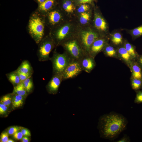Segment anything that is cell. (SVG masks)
Returning a JSON list of instances; mask_svg holds the SVG:
<instances>
[{"mask_svg": "<svg viewBox=\"0 0 142 142\" xmlns=\"http://www.w3.org/2000/svg\"><path fill=\"white\" fill-rule=\"evenodd\" d=\"M127 123L125 118L120 114L111 112L104 114L99 120L98 127L100 136L113 140L125 129Z\"/></svg>", "mask_w": 142, "mask_h": 142, "instance_id": "1", "label": "cell"}, {"mask_svg": "<svg viewBox=\"0 0 142 142\" xmlns=\"http://www.w3.org/2000/svg\"><path fill=\"white\" fill-rule=\"evenodd\" d=\"M45 26L44 16L36 10L31 14L28 24L27 30L30 36L37 44L44 38Z\"/></svg>", "mask_w": 142, "mask_h": 142, "instance_id": "2", "label": "cell"}, {"mask_svg": "<svg viewBox=\"0 0 142 142\" xmlns=\"http://www.w3.org/2000/svg\"><path fill=\"white\" fill-rule=\"evenodd\" d=\"M65 52L73 60L79 62L85 54L77 38H70L62 44Z\"/></svg>", "mask_w": 142, "mask_h": 142, "instance_id": "3", "label": "cell"}, {"mask_svg": "<svg viewBox=\"0 0 142 142\" xmlns=\"http://www.w3.org/2000/svg\"><path fill=\"white\" fill-rule=\"evenodd\" d=\"M53 74H61L72 60L65 52L60 54L55 51L50 58Z\"/></svg>", "mask_w": 142, "mask_h": 142, "instance_id": "4", "label": "cell"}, {"mask_svg": "<svg viewBox=\"0 0 142 142\" xmlns=\"http://www.w3.org/2000/svg\"><path fill=\"white\" fill-rule=\"evenodd\" d=\"M37 55L39 61L44 62L50 60L49 55L56 46L52 38L49 35L43 38L38 44Z\"/></svg>", "mask_w": 142, "mask_h": 142, "instance_id": "5", "label": "cell"}, {"mask_svg": "<svg viewBox=\"0 0 142 142\" xmlns=\"http://www.w3.org/2000/svg\"><path fill=\"white\" fill-rule=\"evenodd\" d=\"M70 30V26L67 24L63 26L59 24L51 29L50 36L53 40L56 46L62 45L69 39L68 36Z\"/></svg>", "mask_w": 142, "mask_h": 142, "instance_id": "6", "label": "cell"}, {"mask_svg": "<svg viewBox=\"0 0 142 142\" xmlns=\"http://www.w3.org/2000/svg\"><path fill=\"white\" fill-rule=\"evenodd\" d=\"M99 37L97 33L89 29L83 31L77 39L85 54H88L92 45Z\"/></svg>", "mask_w": 142, "mask_h": 142, "instance_id": "7", "label": "cell"}, {"mask_svg": "<svg viewBox=\"0 0 142 142\" xmlns=\"http://www.w3.org/2000/svg\"><path fill=\"white\" fill-rule=\"evenodd\" d=\"M83 71L79 62L72 60L66 67L63 74V80L73 78Z\"/></svg>", "mask_w": 142, "mask_h": 142, "instance_id": "8", "label": "cell"}, {"mask_svg": "<svg viewBox=\"0 0 142 142\" xmlns=\"http://www.w3.org/2000/svg\"><path fill=\"white\" fill-rule=\"evenodd\" d=\"M45 25L51 29L59 24L62 19L60 11L54 8L44 15Z\"/></svg>", "mask_w": 142, "mask_h": 142, "instance_id": "9", "label": "cell"}, {"mask_svg": "<svg viewBox=\"0 0 142 142\" xmlns=\"http://www.w3.org/2000/svg\"><path fill=\"white\" fill-rule=\"evenodd\" d=\"M63 80L62 74H53L52 77L47 85V89L48 92L52 94H56Z\"/></svg>", "mask_w": 142, "mask_h": 142, "instance_id": "10", "label": "cell"}, {"mask_svg": "<svg viewBox=\"0 0 142 142\" xmlns=\"http://www.w3.org/2000/svg\"><path fill=\"white\" fill-rule=\"evenodd\" d=\"M107 43V40L105 38L99 37L96 40L92 45L88 54L95 58L98 53L103 51Z\"/></svg>", "mask_w": 142, "mask_h": 142, "instance_id": "11", "label": "cell"}, {"mask_svg": "<svg viewBox=\"0 0 142 142\" xmlns=\"http://www.w3.org/2000/svg\"><path fill=\"white\" fill-rule=\"evenodd\" d=\"M83 71L90 73L96 65L94 58L88 54H85L79 62Z\"/></svg>", "mask_w": 142, "mask_h": 142, "instance_id": "12", "label": "cell"}, {"mask_svg": "<svg viewBox=\"0 0 142 142\" xmlns=\"http://www.w3.org/2000/svg\"><path fill=\"white\" fill-rule=\"evenodd\" d=\"M55 2L56 0H46L44 2L38 4L36 10L44 16L54 8Z\"/></svg>", "mask_w": 142, "mask_h": 142, "instance_id": "13", "label": "cell"}, {"mask_svg": "<svg viewBox=\"0 0 142 142\" xmlns=\"http://www.w3.org/2000/svg\"><path fill=\"white\" fill-rule=\"evenodd\" d=\"M118 59L123 62L128 67L134 60L126 50L123 45L118 47L116 48Z\"/></svg>", "mask_w": 142, "mask_h": 142, "instance_id": "14", "label": "cell"}, {"mask_svg": "<svg viewBox=\"0 0 142 142\" xmlns=\"http://www.w3.org/2000/svg\"><path fill=\"white\" fill-rule=\"evenodd\" d=\"M131 73L132 77L142 79V69L136 60H133L128 67Z\"/></svg>", "mask_w": 142, "mask_h": 142, "instance_id": "15", "label": "cell"}, {"mask_svg": "<svg viewBox=\"0 0 142 142\" xmlns=\"http://www.w3.org/2000/svg\"><path fill=\"white\" fill-rule=\"evenodd\" d=\"M94 24L95 28L100 31L105 32L108 29L107 24L104 19L97 13L94 14Z\"/></svg>", "mask_w": 142, "mask_h": 142, "instance_id": "16", "label": "cell"}, {"mask_svg": "<svg viewBox=\"0 0 142 142\" xmlns=\"http://www.w3.org/2000/svg\"><path fill=\"white\" fill-rule=\"evenodd\" d=\"M17 70L26 74H32L33 69L29 62L27 60H23Z\"/></svg>", "mask_w": 142, "mask_h": 142, "instance_id": "17", "label": "cell"}, {"mask_svg": "<svg viewBox=\"0 0 142 142\" xmlns=\"http://www.w3.org/2000/svg\"><path fill=\"white\" fill-rule=\"evenodd\" d=\"M103 51L106 57L118 59L116 49L108 43L104 47Z\"/></svg>", "mask_w": 142, "mask_h": 142, "instance_id": "18", "label": "cell"}, {"mask_svg": "<svg viewBox=\"0 0 142 142\" xmlns=\"http://www.w3.org/2000/svg\"><path fill=\"white\" fill-rule=\"evenodd\" d=\"M123 45L133 60H136L139 55L136 51L135 46L126 40L124 41Z\"/></svg>", "mask_w": 142, "mask_h": 142, "instance_id": "19", "label": "cell"}, {"mask_svg": "<svg viewBox=\"0 0 142 142\" xmlns=\"http://www.w3.org/2000/svg\"><path fill=\"white\" fill-rule=\"evenodd\" d=\"M6 75L9 81L14 86L21 82L19 76L16 70L7 74Z\"/></svg>", "mask_w": 142, "mask_h": 142, "instance_id": "20", "label": "cell"}, {"mask_svg": "<svg viewBox=\"0 0 142 142\" xmlns=\"http://www.w3.org/2000/svg\"><path fill=\"white\" fill-rule=\"evenodd\" d=\"M24 98L21 95L13 93L12 103L13 107L17 108L21 106L23 103Z\"/></svg>", "mask_w": 142, "mask_h": 142, "instance_id": "21", "label": "cell"}, {"mask_svg": "<svg viewBox=\"0 0 142 142\" xmlns=\"http://www.w3.org/2000/svg\"><path fill=\"white\" fill-rule=\"evenodd\" d=\"M13 93L21 95L24 98L26 97L28 94L23 82L14 86Z\"/></svg>", "mask_w": 142, "mask_h": 142, "instance_id": "22", "label": "cell"}, {"mask_svg": "<svg viewBox=\"0 0 142 142\" xmlns=\"http://www.w3.org/2000/svg\"><path fill=\"white\" fill-rule=\"evenodd\" d=\"M110 40L112 44L115 46L118 47L123 43V37L119 33H115L112 34L110 37Z\"/></svg>", "mask_w": 142, "mask_h": 142, "instance_id": "23", "label": "cell"}, {"mask_svg": "<svg viewBox=\"0 0 142 142\" xmlns=\"http://www.w3.org/2000/svg\"><path fill=\"white\" fill-rule=\"evenodd\" d=\"M131 85L132 89L135 92L142 88V79L131 77Z\"/></svg>", "mask_w": 142, "mask_h": 142, "instance_id": "24", "label": "cell"}, {"mask_svg": "<svg viewBox=\"0 0 142 142\" xmlns=\"http://www.w3.org/2000/svg\"><path fill=\"white\" fill-rule=\"evenodd\" d=\"M32 77L22 82L28 93L31 92L33 88V83Z\"/></svg>", "mask_w": 142, "mask_h": 142, "instance_id": "25", "label": "cell"}, {"mask_svg": "<svg viewBox=\"0 0 142 142\" xmlns=\"http://www.w3.org/2000/svg\"><path fill=\"white\" fill-rule=\"evenodd\" d=\"M131 34L134 39L142 35V25L135 28L130 31Z\"/></svg>", "mask_w": 142, "mask_h": 142, "instance_id": "26", "label": "cell"}, {"mask_svg": "<svg viewBox=\"0 0 142 142\" xmlns=\"http://www.w3.org/2000/svg\"><path fill=\"white\" fill-rule=\"evenodd\" d=\"M12 100V94H8L3 96L1 99L0 103L7 106H9Z\"/></svg>", "mask_w": 142, "mask_h": 142, "instance_id": "27", "label": "cell"}, {"mask_svg": "<svg viewBox=\"0 0 142 142\" xmlns=\"http://www.w3.org/2000/svg\"><path fill=\"white\" fill-rule=\"evenodd\" d=\"M90 16L87 13L84 12L81 13L80 18V21L81 24H85L88 23L89 20Z\"/></svg>", "mask_w": 142, "mask_h": 142, "instance_id": "28", "label": "cell"}, {"mask_svg": "<svg viewBox=\"0 0 142 142\" xmlns=\"http://www.w3.org/2000/svg\"><path fill=\"white\" fill-rule=\"evenodd\" d=\"M136 95L134 100L135 103L139 104L142 103V90L136 92Z\"/></svg>", "mask_w": 142, "mask_h": 142, "instance_id": "29", "label": "cell"}, {"mask_svg": "<svg viewBox=\"0 0 142 142\" xmlns=\"http://www.w3.org/2000/svg\"><path fill=\"white\" fill-rule=\"evenodd\" d=\"M16 70L19 76L21 82H22L27 79L32 77V74H24L21 73L17 70Z\"/></svg>", "mask_w": 142, "mask_h": 142, "instance_id": "30", "label": "cell"}, {"mask_svg": "<svg viewBox=\"0 0 142 142\" xmlns=\"http://www.w3.org/2000/svg\"><path fill=\"white\" fill-rule=\"evenodd\" d=\"M21 128L17 126H11L8 129V133L9 135H12L21 130Z\"/></svg>", "mask_w": 142, "mask_h": 142, "instance_id": "31", "label": "cell"}, {"mask_svg": "<svg viewBox=\"0 0 142 142\" xmlns=\"http://www.w3.org/2000/svg\"><path fill=\"white\" fill-rule=\"evenodd\" d=\"M89 6L88 4H85L81 5L78 9V11L79 13H82L85 12L89 9Z\"/></svg>", "mask_w": 142, "mask_h": 142, "instance_id": "32", "label": "cell"}, {"mask_svg": "<svg viewBox=\"0 0 142 142\" xmlns=\"http://www.w3.org/2000/svg\"><path fill=\"white\" fill-rule=\"evenodd\" d=\"M9 134L7 132H3L1 135L0 141L1 142H7L8 139Z\"/></svg>", "mask_w": 142, "mask_h": 142, "instance_id": "33", "label": "cell"}, {"mask_svg": "<svg viewBox=\"0 0 142 142\" xmlns=\"http://www.w3.org/2000/svg\"><path fill=\"white\" fill-rule=\"evenodd\" d=\"M7 106L1 103L0 104V114H5L7 110Z\"/></svg>", "mask_w": 142, "mask_h": 142, "instance_id": "34", "label": "cell"}, {"mask_svg": "<svg viewBox=\"0 0 142 142\" xmlns=\"http://www.w3.org/2000/svg\"><path fill=\"white\" fill-rule=\"evenodd\" d=\"M13 138L17 140L21 139L23 136V135L21 131H18L13 135Z\"/></svg>", "mask_w": 142, "mask_h": 142, "instance_id": "35", "label": "cell"}, {"mask_svg": "<svg viewBox=\"0 0 142 142\" xmlns=\"http://www.w3.org/2000/svg\"><path fill=\"white\" fill-rule=\"evenodd\" d=\"M21 130L23 136L28 137L31 136L30 132L27 129L25 128H21Z\"/></svg>", "mask_w": 142, "mask_h": 142, "instance_id": "36", "label": "cell"}, {"mask_svg": "<svg viewBox=\"0 0 142 142\" xmlns=\"http://www.w3.org/2000/svg\"><path fill=\"white\" fill-rule=\"evenodd\" d=\"M64 2L73 11L74 10L75 8L74 5L69 0H67L65 1Z\"/></svg>", "mask_w": 142, "mask_h": 142, "instance_id": "37", "label": "cell"}, {"mask_svg": "<svg viewBox=\"0 0 142 142\" xmlns=\"http://www.w3.org/2000/svg\"><path fill=\"white\" fill-rule=\"evenodd\" d=\"M62 7L65 11L68 13H72L73 11L64 2L63 4Z\"/></svg>", "mask_w": 142, "mask_h": 142, "instance_id": "38", "label": "cell"}, {"mask_svg": "<svg viewBox=\"0 0 142 142\" xmlns=\"http://www.w3.org/2000/svg\"><path fill=\"white\" fill-rule=\"evenodd\" d=\"M130 141L129 138L127 136H124L120 139L118 140V142H129Z\"/></svg>", "mask_w": 142, "mask_h": 142, "instance_id": "39", "label": "cell"}, {"mask_svg": "<svg viewBox=\"0 0 142 142\" xmlns=\"http://www.w3.org/2000/svg\"><path fill=\"white\" fill-rule=\"evenodd\" d=\"M136 61L140 65L142 69V55H139Z\"/></svg>", "mask_w": 142, "mask_h": 142, "instance_id": "40", "label": "cell"}, {"mask_svg": "<svg viewBox=\"0 0 142 142\" xmlns=\"http://www.w3.org/2000/svg\"><path fill=\"white\" fill-rule=\"evenodd\" d=\"M78 2L80 4H84L87 3H90L93 0H78Z\"/></svg>", "mask_w": 142, "mask_h": 142, "instance_id": "41", "label": "cell"}, {"mask_svg": "<svg viewBox=\"0 0 142 142\" xmlns=\"http://www.w3.org/2000/svg\"><path fill=\"white\" fill-rule=\"evenodd\" d=\"M21 140L22 142H28L29 141V139L28 136H26L23 137Z\"/></svg>", "mask_w": 142, "mask_h": 142, "instance_id": "42", "label": "cell"}, {"mask_svg": "<svg viewBox=\"0 0 142 142\" xmlns=\"http://www.w3.org/2000/svg\"><path fill=\"white\" fill-rule=\"evenodd\" d=\"M35 0L37 2V3H38V4L44 2L46 0Z\"/></svg>", "mask_w": 142, "mask_h": 142, "instance_id": "43", "label": "cell"}, {"mask_svg": "<svg viewBox=\"0 0 142 142\" xmlns=\"http://www.w3.org/2000/svg\"><path fill=\"white\" fill-rule=\"evenodd\" d=\"M14 141L12 139H9L7 142H14Z\"/></svg>", "mask_w": 142, "mask_h": 142, "instance_id": "44", "label": "cell"}, {"mask_svg": "<svg viewBox=\"0 0 142 142\" xmlns=\"http://www.w3.org/2000/svg\"></svg>", "mask_w": 142, "mask_h": 142, "instance_id": "45", "label": "cell"}]
</instances>
